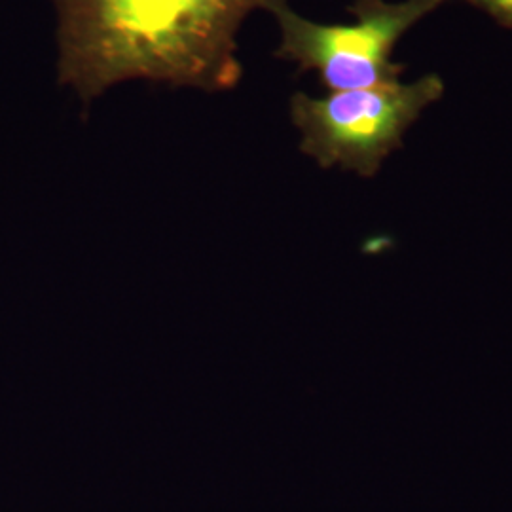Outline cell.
I'll use <instances>...</instances> for the list:
<instances>
[{
  "mask_svg": "<svg viewBox=\"0 0 512 512\" xmlns=\"http://www.w3.org/2000/svg\"><path fill=\"white\" fill-rule=\"evenodd\" d=\"M283 4L287 0H54L59 82L84 105L126 80L234 90L243 76V19Z\"/></svg>",
  "mask_w": 512,
  "mask_h": 512,
  "instance_id": "obj_1",
  "label": "cell"
},
{
  "mask_svg": "<svg viewBox=\"0 0 512 512\" xmlns=\"http://www.w3.org/2000/svg\"><path fill=\"white\" fill-rule=\"evenodd\" d=\"M442 93L444 84L437 74L410 84L397 80L327 97L298 92L291 99V116L302 133V152L321 167L338 165L374 177L385 158L401 148L408 128Z\"/></svg>",
  "mask_w": 512,
  "mask_h": 512,
  "instance_id": "obj_2",
  "label": "cell"
},
{
  "mask_svg": "<svg viewBox=\"0 0 512 512\" xmlns=\"http://www.w3.org/2000/svg\"><path fill=\"white\" fill-rule=\"evenodd\" d=\"M467 2L490 14L503 27L512 29V0H467Z\"/></svg>",
  "mask_w": 512,
  "mask_h": 512,
  "instance_id": "obj_4",
  "label": "cell"
},
{
  "mask_svg": "<svg viewBox=\"0 0 512 512\" xmlns=\"http://www.w3.org/2000/svg\"><path fill=\"white\" fill-rule=\"evenodd\" d=\"M448 0H357L351 25H323L300 18L283 4L274 14L281 42L275 55L317 71L330 92L365 90L397 82L404 65L393 61L397 42Z\"/></svg>",
  "mask_w": 512,
  "mask_h": 512,
  "instance_id": "obj_3",
  "label": "cell"
}]
</instances>
